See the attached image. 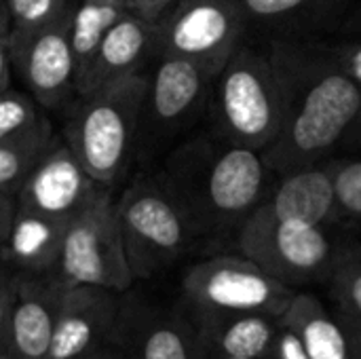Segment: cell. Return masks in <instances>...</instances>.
Instances as JSON below:
<instances>
[{
    "label": "cell",
    "instance_id": "1",
    "mask_svg": "<svg viewBox=\"0 0 361 359\" xmlns=\"http://www.w3.org/2000/svg\"><path fill=\"white\" fill-rule=\"evenodd\" d=\"M264 44V42H262ZM286 89L279 138L260 154L273 174L309 167L338 154L361 112V89L319 42H267Z\"/></svg>",
    "mask_w": 361,
    "mask_h": 359
},
{
    "label": "cell",
    "instance_id": "2",
    "mask_svg": "<svg viewBox=\"0 0 361 359\" xmlns=\"http://www.w3.org/2000/svg\"><path fill=\"white\" fill-rule=\"evenodd\" d=\"M159 178L178 197L201 241L233 245L275 174L260 152L209 133L180 144L167 157Z\"/></svg>",
    "mask_w": 361,
    "mask_h": 359
},
{
    "label": "cell",
    "instance_id": "3",
    "mask_svg": "<svg viewBox=\"0 0 361 359\" xmlns=\"http://www.w3.org/2000/svg\"><path fill=\"white\" fill-rule=\"evenodd\" d=\"M207 112L212 133L233 146L262 152L286 121L283 78L271 49L250 38L214 78Z\"/></svg>",
    "mask_w": 361,
    "mask_h": 359
},
{
    "label": "cell",
    "instance_id": "4",
    "mask_svg": "<svg viewBox=\"0 0 361 359\" xmlns=\"http://www.w3.org/2000/svg\"><path fill=\"white\" fill-rule=\"evenodd\" d=\"M148 93L137 70L116 76L82 95L68 127V146L102 186L114 184L129 165Z\"/></svg>",
    "mask_w": 361,
    "mask_h": 359
},
{
    "label": "cell",
    "instance_id": "5",
    "mask_svg": "<svg viewBox=\"0 0 361 359\" xmlns=\"http://www.w3.org/2000/svg\"><path fill=\"white\" fill-rule=\"evenodd\" d=\"M129 271L146 284L186 258L201 241L186 209L161 178H140L116 201Z\"/></svg>",
    "mask_w": 361,
    "mask_h": 359
},
{
    "label": "cell",
    "instance_id": "6",
    "mask_svg": "<svg viewBox=\"0 0 361 359\" xmlns=\"http://www.w3.org/2000/svg\"><path fill=\"white\" fill-rule=\"evenodd\" d=\"M343 235L345 229L250 214L237 231L233 248L277 281L300 290L326 284Z\"/></svg>",
    "mask_w": 361,
    "mask_h": 359
},
{
    "label": "cell",
    "instance_id": "7",
    "mask_svg": "<svg viewBox=\"0 0 361 359\" xmlns=\"http://www.w3.org/2000/svg\"><path fill=\"white\" fill-rule=\"evenodd\" d=\"M298 290L241 254H214L186 269L180 305L188 313H269L281 317Z\"/></svg>",
    "mask_w": 361,
    "mask_h": 359
},
{
    "label": "cell",
    "instance_id": "8",
    "mask_svg": "<svg viewBox=\"0 0 361 359\" xmlns=\"http://www.w3.org/2000/svg\"><path fill=\"white\" fill-rule=\"evenodd\" d=\"M66 286H95L127 292L135 281L127 264L116 199L104 186L66 226L53 273Z\"/></svg>",
    "mask_w": 361,
    "mask_h": 359
},
{
    "label": "cell",
    "instance_id": "9",
    "mask_svg": "<svg viewBox=\"0 0 361 359\" xmlns=\"http://www.w3.org/2000/svg\"><path fill=\"white\" fill-rule=\"evenodd\" d=\"M247 40V19L239 0H176L157 25L159 57H182L214 76Z\"/></svg>",
    "mask_w": 361,
    "mask_h": 359
},
{
    "label": "cell",
    "instance_id": "10",
    "mask_svg": "<svg viewBox=\"0 0 361 359\" xmlns=\"http://www.w3.org/2000/svg\"><path fill=\"white\" fill-rule=\"evenodd\" d=\"M112 343L129 359H201L195 326L180 300L161 305L137 294L135 286L121 296Z\"/></svg>",
    "mask_w": 361,
    "mask_h": 359
},
{
    "label": "cell",
    "instance_id": "11",
    "mask_svg": "<svg viewBox=\"0 0 361 359\" xmlns=\"http://www.w3.org/2000/svg\"><path fill=\"white\" fill-rule=\"evenodd\" d=\"M72 8L32 32L11 36L13 68L42 106H59L74 87Z\"/></svg>",
    "mask_w": 361,
    "mask_h": 359
},
{
    "label": "cell",
    "instance_id": "12",
    "mask_svg": "<svg viewBox=\"0 0 361 359\" xmlns=\"http://www.w3.org/2000/svg\"><path fill=\"white\" fill-rule=\"evenodd\" d=\"M102 188L85 171L68 144L53 142L17 190V207L51 220L70 222Z\"/></svg>",
    "mask_w": 361,
    "mask_h": 359
},
{
    "label": "cell",
    "instance_id": "13",
    "mask_svg": "<svg viewBox=\"0 0 361 359\" xmlns=\"http://www.w3.org/2000/svg\"><path fill=\"white\" fill-rule=\"evenodd\" d=\"M357 0H239L247 38L256 42H317L341 32Z\"/></svg>",
    "mask_w": 361,
    "mask_h": 359
},
{
    "label": "cell",
    "instance_id": "14",
    "mask_svg": "<svg viewBox=\"0 0 361 359\" xmlns=\"http://www.w3.org/2000/svg\"><path fill=\"white\" fill-rule=\"evenodd\" d=\"M214 74L182 57H161L148 78V93L142 121L154 133L167 135L192 125L207 108Z\"/></svg>",
    "mask_w": 361,
    "mask_h": 359
},
{
    "label": "cell",
    "instance_id": "15",
    "mask_svg": "<svg viewBox=\"0 0 361 359\" xmlns=\"http://www.w3.org/2000/svg\"><path fill=\"white\" fill-rule=\"evenodd\" d=\"M123 292L95 286H68L57 311L44 359H74L112 343Z\"/></svg>",
    "mask_w": 361,
    "mask_h": 359
},
{
    "label": "cell",
    "instance_id": "16",
    "mask_svg": "<svg viewBox=\"0 0 361 359\" xmlns=\"http://www.w3.org/2000/svg\"><path fill=\"white\" fill-rule=\"evenodd\" d=\"M66 288L55 275H17L2 355L11 359L47 358Z\"/></svg>",
    "mask_w": 361,
    "mask_h": 359
},
{
    "label": "cell",
    "instance_id": "17",
    "mask_svg": "<svg viewBox=\"0 0 361 359\" xmlns=\"http://www.w3.org/2000/svg\"><path fill=\"white\" fill-rule=\"evenodd\" d=\"M330 159L294 171L275 174L264 199L252 214L269 220H296L343 229L334 199Z\"/></svg>",
    "mask_w": 361,
    "mask_h": 359
},
{
    "label": "cell",
    "instance_id": "18",
    "mask_svg": "<svg viewBox=\"0 0 361 359\" xmlns=\"http://www.w3.org/2000/svg\"><path fill=\"white\" fill-rule=\"evenodd\" d=\"M157 25L159 21L127 11L102 38L91 61L76 76L74 87L85 95L116 76L135 72L137 63L154 49Z\"/></svg>",
    "mask_w": 361,
    "mask_h": 359
},
{
    "label": "cell",
    "instance_id": "19",
    "mask_svg": "<svg viewBox=\"0 0 361 359\" xmlns=\"http://www.w3.org/2000/svg\"><path fill=\"white\" fill-rule=\"evenodd\" d=\"M186 311V309H184ZM199 349L224 358L267 359L279 317L269 313H188Z\"/></svg>",
    "mask_w": 361,
    "mask_h": 359
},
{
    "label": "cell",
    "instance_id": "20",
    "mask_svg": "<svg viewBox=\"0 0 361 359\" xmlns=\"http://www.w3.org/2000/svg\"><path fill=\"white\" fill-rule=\"evenodd\" d=\"M68 224L17 207L2 245L0 267L15 275H53Z\"/></svg>",
    "mask_w": 361,
    "mask_h": 359
},
{
    "label": "cell",
    "instance_id": "21",
    "mask_svg": "<svg viewBox=\"0 0 361 359\" xmlns=\"http://www.w3.org/2000/svg\"><path fill=\"white\" fill-rule=\"evenodd\" d=\"M281 317L298 332L311 359H353L341 320L313 292L298 290Z\"/></svg>",
    "mask_w": 361,
    "mask_h": 359
},
{
    "label": "cell",
    "instance_id": "22",
    "mask_svg": "<svg viewBox=\"0 0 361 359\" xmlns=\"http://www.w3.org/2000/svg\"><path fill=\"white\" fill-rule=\"evenodd\" d=\"M324 286L336 317L361 328V241L355 233L345 231Z\"/></svg>",
    "mask_w": 361,
    "mask_h": 359
},
{
    "label": "cell",
    "instance_id": "23",
    "mask_svg": "<svg viewBox=\"0 0 361 359\" xmlns=\"http://www.w3.org/2000/svg\"><path fill=\"white\" fill-rule=\"evenodd\" d=\"M127 11L129 0H80L78 6L72 8V49L76 59V76L87 68L108 30Z\"/></svg>",
    "mask_w": 361,
    "mask_h": 359
},
{
    "label": "cell",
    "instance_id": "24",
    "mask_svg": "<svg viewBox=\"0 0 361 359\" xmlns=\"http://www.w3.org/2000/svg\"><path fill=\"white\" fill-rule=\"evenodd\" d=\"M53 131H42L23 140L0 142V190L17 195L27 174L53 146Z\"/></svg>",
    "mask_w": 361,
    "mask_h": 359
},
{
    "label": "cell",
    "instance_id": "25",
    "mask_svg": "<svg viewBox=\"0 0 361 359\" xmlns=\"http://www.w3.org/2000/svg\"><path fill=\"white\" fill-rule=\"evenodd\" d=\"M330 169L341 226L357 233L361 231V154L332 157Z\"/></svg>",
    "mask_w": 361,
    "mask_h": 359
},
{
    "label": "cell",
    "instance_id": "26",
    "mask_svg": "<svg viewBox=\"0 0 361 359\" xmlns=\"http://www.w3.org/2000/svg\"><path fill=\"white\" fill-rule=\"evenodd\" d=\"M49 123L25 93L6 89L0 93V142L23 140L49 131Z\"/></svg>",
    "mask_w": 361,
    "mask_h": 359
},
{
    "label": "cell",
    "instance_id": "27",
    "mask_svg": "<svg viewBox=\"0 0 361 359\" xmlns=\"http://www.w3.org/2000/svg\"><path fill=\"white\" fill-rule=\"evenodd\" d=\"M11 17V36L32 32L72 6L70 0H4Z\"/></svg>",
    "mask_w": 361,
    "mask_h": 359
},
{
    "label": "cell",
    "instance_id": "28",
    "mask_svg": "<svg viewBox=\"0 0 361 359\" xmlns=\"http://www.w3.org/2000/svg\"><path fill=\"white\" fill-rule=\"evenodd\" d=\"M317 42L361 89V36H332Z\"/></svg>",
    "mask_w": 361,
    "mask_h": 359
},
{
    "label": "cell",
    "instance_id": "29",
    "mask_svg": "<svg viewBox=\"0 0 361 359\" xmlns=\"http://www.w3.org/2000/svg\"><path fill=\"white\" fill-rule=\"evenodd\" d=\"M267 359H311L298 332L283 317H279V328Z\"/></svg>",
    "mask_w": 361,
    "mask_h": 359
},
{
    "label": "cell",
    "instance_id": "30",
    "mask_svg": "<svg viewBox=\"0 0 361 359\" xmlns=\"http://www.w3.org/2000/svg\"><path fill=\"white\" fill-rule=\"evenodd\" d=\"M13 44H11V17L6 4L0 0V93L11 89Z\"/></svg>",
    "mask_w": 361,
    "mask_h": 359
},
{
    "label": "cell",
    "instance_id": "31",
    "mask_svg": "<svg viewBox=\"0 0 361 359\" xmlns=\"http://www.w3.org/2000/svg\"><path fill=\"white\" fill-rule=\"evenodd\" d=\"M15 290H17V275L0 267V355L4 353L6 326H8V313L15 300Z\"/></svg>",
    "mask_w": 361,
    "mask_h": 359
},
{
    "label": "cell",
    "instance_id": "32",
    "mask_svg": "<svg viewBox=\"0 0 361 359\" xmlns=\"http://www.w3.org/2000/svg\"><path fill=\"white\" fill-rule=\"evenodd\" d=\"M15 212H17V195L0 190V239L2 241L6 239Z\"/></svg>",
    "mask_w": 361,
    "mask_h": 359
},
{
    "label": "cell",
    "instance_id": "33",
    "mask_svg": "<svg viewBox=\"0 0 361 359\" xmlns=\"http://www.w3.org/2000/svg\"><path fill=\"white\" fill-rule=\"evenodd\" d=\"M338 154H361V112L355 123L351 125L349 133L345 135Z\"/></svg>",
    "mask_w": 361,
    "mask_h": 359
},
{
    "label": "cell",
    "instance_id": "34",
    "mask_svg": "<svg viewBox=\"0 0 361 359\" xmlns=\"http://www.w3.org/2000/svg\"><path fill=\"white\" fill-rule=\"evenodd\" d=\"M74 359H129V358L125 355V351H123L118 345L108 343V345H102V347H97V349H93V351H89V353H85V355H80V358H74Z\"/></svg>",
    "mask_w": 361,
    "mask_h": 359
},
{
    "label": "cell",
    "instance_id": "35",
    "mask_svg": "<svg viewBox=\"0 0 361 359\" xmlns=\"http://www.w3.org/2000/svg\"><path fill=\"white\" fill-rule=\"evenodd\" d=\"M336 36H361V0L355 2L353 11L349 13L347 21L343 23V28Z\"/></svg>",
    "mask_w": 361,
    "mask_h": 359
},
{
    "label": "cell",
    "instance_id": "36",
    "mask_svg": "<svg viewBox=\"0 0 361 359\" xmlns=\"http://www.w3.org/2000/svg\"><path fill=\"white\" fill-rule=\"evenodd\" d=\"M341 324H343V328L347 332V339H349V345H351V355H353V359H361V328L345 324V322H341Z\"/></svg>",
    "mask_w": 361,
    "mask_h": 359
},
{
    "label": "cell",
    "instance_id": "37",
    "mask_svg": "<svg viewBox=\"0 0 361 359\" xmlns=\"http://www.w3.org/2000/svg\"><path fill=\"white\" fill-rule=\"evenodd\" d=\"M201 351V349H199ZM201 359H247V358H224V355H214V353H205L201 351Z\"/></svg>",
    "mask_w": 361,
    "mask_h": 359
},
{
    "label": "cell",
    "instance_id": "38",
    "mask_svg": "<svg viewBox=\"0 0 361 359\" xmlns=\"http://www.w3.org/2000/svg\"><path fill=\"white\" fill-rule=\"evenodd\" d=\"M2 245H4V241L0 239V256H2Z\"/></svg>",
    "mask_w": 361,
    "mask_h": 359
},
{
    "label": "cell",
    "instance_id": "39",
    "mask_svg": "<svg viewBox=\"0 0 361 359\" xmlns=\"http://www.w3.org/2000/svg\"><path fill=\"white\" fill-rule=\"evenodd\" d=\"M0 359H11V358H6V355H0Z\"/></svg>",
    "mask_w": 361,
    "mask_h": 359
}]
</instances>
